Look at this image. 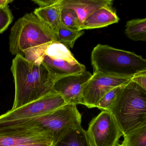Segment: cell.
<instances>
[{"mask_svg":"<svg viewBox=\"0 0 146 146\" xmlns=\"http://www.w3.org/2000/svg\"><path fill=\"white\" fill-rule=\"evenodd\" d=\"M11 71L15 87L12 110L52 92L57 79L42 62L32 63L20 55L13 60Z\"/></svg>","mask_w":146,"mask_h":146,"instance_id":"6da1fadb","label":"cell"},{"mask_svg":"<svg viewBox=\"0 0 146 146\" xmlns=\"http://www.w3.org/2000/svg\"><path fill=\"white\" fill-rule=\"evenodd\" d=\"M91 61L94 73L131 78L146 71V60L141 56L108 45L99 44L95 47Z\"/></svg>","mask_w":146,"mask_h":146,"instance_id":"7a4b0ae2","label":"cell"},{"mask_svg":"<svg viewBox=\"0 0 146 146\" xmlns=\"http://www.w3.org/2000/svg\"><path fill=\"white\" fill-rule=\"evenodd\" d=\"M108 111L123 135L146 125V90L131 81L122 88Z\"/></svg>","mask_w":146,"mask_h":146,"instance_id":"3957f363","label":"cell"},{"mask_svg":"<svg viewBox=\"0 0 146 146\" xmlns=\"http://www.w3.org/2000/svg\"><path fill=\"white\" fill-rule=\"evenodd\" d=\"M10 50L13 55L56 42V34L34 13H26L15 23L10 35Z\"/></svg>","mask_w":146,"mask_h":146,"instance_id":"277c9868","label":"cell"},{"mask_svg":"<svg viewBox=\"0 0 146 146\" xmlns=\"http://www.w3.org/2000/svg\"><path fill=\"white\" fill-rule=\"evenodd\" d=\"M93 146H116L123 135L112 114L102 111L90 121L87 131Z\"/></svg>","mask_w":146,"mask_h":146,"instance_id":"5b68a950","label":"cell"},{"mask_svg":"<svg viewBox=\"0 0 146 146\" xmlns=\"http://www.w3.org/2000/svg\"><path fill=\"white\" fill-rule=\"evenodd\" d=\"M66 104L60 95L53 91L43 97L0 116V122L31 118L51 112Z\"/></svg>","mask_w":146,"mask_h":146,"instance_id":"8992f818","label":"cell"},{"mask_svg":"<svg viewBox=\"0 0 146 146\" xmlns=\"http://www.w3.org/2000/svg\"><path fill=\"white\" fill-rule=\"evenodd\" d=\"M42 128L50 132L53 142L71 128L81 125L82 115L76 105L66 104L42 116Z\"/></svg>","mask_w":146,"mask_h":146,"instance_id":"52a82bcc","label":"cell"},{"mask_svg":"<svg viewBox=\"0 0 146 146\" xmlns=\"http://www.w3.org/2000/svg\"><path fill=\"white\" fill-rule=\"evenodd\" d=\"M131 78L94 73L84 88L82 105L89 108L96 107L99 101L108 92L115 87L128 83Z\"/></svg>","mask_w":146,"mask_h":146,"instance_id":"ba28073f","label":"cell"},{"mask_svg":"<svg viewBox=\"0 0 146 146\" xmlns=\"http://www.w3.org/2000/svg\"><path fill=\"white\" fill-rule=\"evenodd\" d=\"M92 75L89 72L57 78L53 87V91L64 98L66 104H82L83 90Z\"/></svg>","mask_w":146,"mask_h":146,"instance_id":"9c48e42d","label":"cell"},{"mask_svg":"<svg viewBox=\"0 0 146 146\" xmlns=\"http://www.w3.org/2000/svg\"><path fill=\"white\" fill-rule=\"evenodd\" d=\"M47 141L53 142L52 136L40 127L0 129V146Z\"/></svg>","mask_w":146,"mask_h":146,"instance_id":"30bf717a","label":"cell"},{"mask_svg":"<svg viewBox=\"0 0 146 146\" xmlns=\"http://www.w3.org/2000/svg\"><path fill=\"white\" fill-rule=\"evenodd\" d=\"M42 63L57 78L77 74L85 71V66L76 60L73 61L54 59L44 54Z\"/></svg>","mask_w":146,"mask_h":146,"instance_id":"8fae6325","label":"cell"},{"mask_svg":"<svg viewBox=\"0 0 146 146\" xmlns=\"http://www.w3.org/2000/svg\"><path fill=\"white\" fill-rule=\"evenodd\" d=\"M111 0H61V7L76 12L80 24L95 11L103 7L111 6Z\"/></svg>","mask_w":146,"mask_h":146,"instance_id":"7c38bea8","label":"cell"},{"mask_svg":"<svg viewBox=\"0 0 146 146\" xmlns=\"http://www.w3.org/2000/svg\"><path fill=\"white\" fill-rule=\"evenodd\" d=\"M119 20L111 6L103 7L89 15L80 25L79 30L104 28L118 23Z\"/></svg>","mask_w":146,"mask_h":146,"instance_id":"4fadbf2b","label":"cell"},{"mask_svg":"<svg viewBox=\"0 0 146 146\" xmlns=\"http://www.w3.org/2000/svg\"><path fill=\"white\" fill-rule=\"evenodd\" d=\"M52 146H93L81 125L72 127L53 142Z\"/></svg>","mask_w":146,"mask_h":146,"instance_id":"5bb4252c","label":"cell"},{"mask_svg":"<svg viewBox=\"0 0 146 146\" xmlns=\"http://www.w3.org/2000/svg\"><path fill=\"white\" fill-rule=\"evenodd\" d=\"M60 1L55 5L36 8L33 13L38 18L48 26L55 34L61 25V6Z\"/></svg>","mask_w":146,"mask_h":146,"instance_id":"9a60e30c","label":"cell"},{"mask_svg":"<svg viewBox=\"0 0 146 146\" xmlns=\"http://www.w3.org/2000/svg\"><path fill=\"white\" fill-rule=\"evenodd\" d=\"M125 34L127 37L135 41L146 40V19H137L127 22Z\"/></svg>","mask_w":146,"mask_h":146,"instance_id":"2e32d148","label":"cell"},{"mask_svg":"<svg viewBox=\"0 0 146 146\" xmlns=\"http://www.w3.org/2000/svg\"><path fill=\"white\" fill-rule=\"evenodd\" d=\"M83 31L70 29L61 24L56 32V42L72 48L76 41L84 34Z\"/></svg>","mask_w":146,"mask_h":146,"instance_id":"e0dca14e","label":"cell"},{"mask_svg":"<svg viewBox=\"0 0 146 146\" xmlns=\"http://www.w3.org/2000/svg\"><path fill=\"white\" fill-rule=\"evenodd\" d=\"M123 136L122 146H146V125L134 129Z\"/></svg>","mask_w":146,"mask_h":146,"instance_id":"ac0fdd59","label":"cell"},{"mask_svg":"<svg viewBox=\"0 0 146 146\" xmlns=\"http://www.w3.org/2000/svg\"><path fill=\"white\" fill-rule=\"evenodd\" d=\"M45 55L54 59H61L70 61L76 60L66 46L57 42H52L48 46L45 50Z\"/></svg>","mask_w":146,"mask_h":146,"instance_id":"d6986e66","label":"cell"},{"mask_svg":"<svg viewBox=\"0 0 146 146\" xmlns=\"http://www.w3.org/2000/svg\"><path fill=\"white\" fill-rule=\"evenodd\" d=\"M61 22L62 24L68 28L80 31V21L76 12L73 10L62 8Z\"/></svg>","mask_w":146,"mask_h":146,"instance_id":"ffe728a7","label":"cell"},{"mask_svg":"<svg viewBox=\"0 0 146 146\" xmlns=\"http://www.w3.org/2000/svg\"><path fill=\"white\" fill-rule=\"evenodd\" d=\"M124 85L115 87L108 92L99 101L96 108L102 111H109Z\"/></svg>","mask_w":146,"mask_h":146,"instance_id":"44dd1931","label":"cell"},{"mask_svg":"<svg viewBox=\"0 0 146 146\" xmlns=\"http://www.w3.org/2000/svg\"><path fill=\"white\" fill-rule=\"evenodd\" d=\"M13 19V15L8 6L0 8V34L7 29Z\"/></svg>","mask_w":146,"mask_h":146,"instance_id":"7402d4cb","label":"cell"},{"mask_svg":"<svg viewBox=\"0 0 146 146\" xmlns=\"http://www.w3.org/2000/svg\"><path fill=\"white\" fill-rule=\"evenodd\" d=\"M131 81L146 90V71L134 75L131 78Z\"/></svg>","mask_w":146,"mask_h":146,"instance_id":"603a6c76","label":"cell"},{"mask_svg":"<svg viewBox=\"0 0 146 146\" xmlns=\"http://www.w3.org/2000/svg\"><path fill=\"white\" fill-rule=\"evenodd\" d=\"M60 0H33L32 1L38 5L39 7L50 6L58 3Z\"/></svg>","mask_w":146,"mask_h":146,"instance_id":"cb8c5ba5","label":"cell"},{"mask_svg":"<svg viewBox=\"0 0 146 146\" xmlns=\"http://www.w3.org/2000/svg\"><path fill=\"white\" fill-rule=\"evenodd\" d=\"M53 141L39 142L18 144L13 146H52Z\"/></svg>","mask_w":146,"mask_h":146,"instance_id":"d4e9b609","label":"cell"},{"mask_svg":"<svg viewBox=\"0 0 146 146\" xmlns=\"http://www.w3.org/2000/svg\"><path fill=\"white\" fill-rule=\"evenodd\" d=\"M13 1V0H0V8L8 6V4Z\"/></svg>","mask_w":146,"mask_h":146,"instance_id":"484cf974","label":"cell"},{"mask_svg":"<svg viewBox=\"0 0 146 146\" xmlns=\"http://www.w3.org/2000/svg\"><path fill=\"white\" fill-rule=\"evenodd\" d=\"M122 146V145H121V144H118L117 145V146Z\"/></svg>","mask_w":146,"mask_h":146,"instance_id":"4316f807","label":"cell"}]
</instances>
